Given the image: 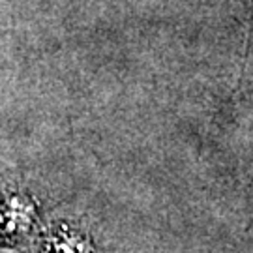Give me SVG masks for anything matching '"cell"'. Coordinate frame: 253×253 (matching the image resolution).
<instances>
[{
    "instance_id": "cell-1",
    "label": "cell",
    "mask_w": 253,
    "mask_h": 253,
    "mask_svg": "<svg viewBox=\"0 0 253 253\" xmlns=\"http://www.w3.org/2000/svg\"><path fill=\"white\" fill-rule=\"evenodd\" d=\"M36 207L23 191L0 186V248L15 246L32 231Z\"/></svg>"
},
{
    "instance_id": "cell-2",
    "label": "cell",
    "mask_w": 253,
    "mask_h": 253,
    "mask_svg": "<svg viewBox=\"0 0 253 253\" xmlns=\"http://www.w3.org/2000/svg\"><path fill=\"white\" fill-rule=\"evenodd\" d=\"M43 253H92V250L81 233L64 227L49 236Z\"/></svg>"
}]
</instances>
